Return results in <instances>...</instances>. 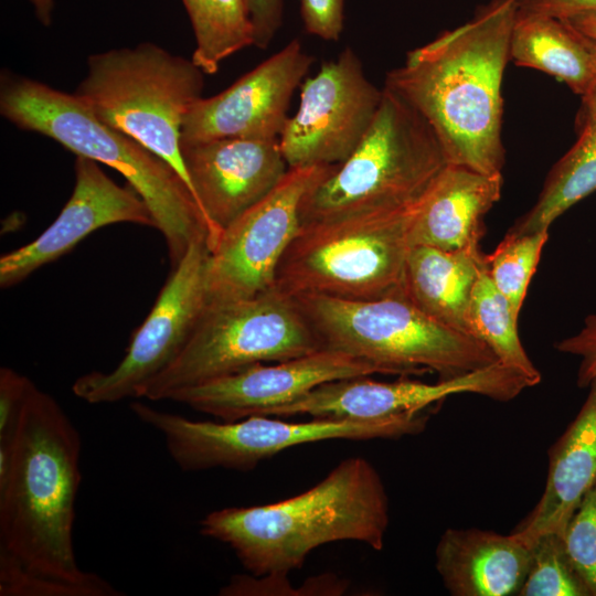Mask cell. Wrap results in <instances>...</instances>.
Returning a JSON list of instances; mask_svg holds the SVG:
<instances>
[{
  "mask_svg": "<svg viewBox=\"0 0 596 596\" xmlns=\"http://www.w3.org/2000/svg\"><path fill=\"white\" fill-rule=\"evenodd\" d=\"M1 596H120L102 576L91 573L81 581H66L25 570L13 556L0 551Z\"/></svg>",
  "mask_w": 596,
  "mask_h": 596,
  "instance_id": "obj_29",
  "label": "cell"
},
{
  "mask_svg": "<svg viewBox=\"0 0 596 596\" xmlns=\"http://www.w3.org/2000/svg\"><path fill=\"white\" fill-rule=\"evenodd\" d=\"M503 178L448 164L424 198L409 230L411 246L444 251L479 247L485 216L499 201Z\"/></svg>",
  "mask_w": 596,
  "mask_h": 596,
  "instance_id": "obj_20",
  "label": "cell"
},
{
  "mask_svg": "<svg viewBox=\"0 0 596 596\" xmlns=\"http://www.w3.org/2000/svg\"><path fill=\"white\" fill-rule=\"evenodd\" d=\"M596 191V126L581 125L579 137L554 164L533 206L507 233L549 230L571 206Z\"/></svg>",
  "mask_w": 596,
  "mask_h": 596,
  "instance_id": "obj_24",
  "label": "cell"
},
{
  "mask_svg": "<svg viewBox=\"0 0 596 596\" xmlns=\"http://www.w3.org/2000/svg\"><path fill=\"white\" fill-rule=\"evenodd\" d=\"M555 349L579 359L577 385L586 389L596 379V312L588 315L581 330L560 340Z\"/></svg>",
  "mask_w": 596,
  "mask_h": 596,
  "instance_id": "obj_33",
  "label": "cell"
},
{
  "mask_svg": "<svg viewBox=\"0 0 596 596\" xmlns=\"http://www.w3.org/2000/svg\"><path fill=\"white\" fill-rule=\"evenodd\" d=\"M295 299L323 349L371 362L386 375L451 380L499 362L485 343L437 322L405 297Z\"/></svg>",
  "mask_w": 596,
  "mask_h": 596,
  "instance_id": "obj_6",
  "label": "cell"
},
{
  "mask_svg": "<svg viewBox=\"0 0 596 596\" xmlns=\"http://www.w3.org/2000/svg\"><path fill=\"white\" fill-rule=\"evenodd\" d=\"M547 240L549 230L522 235L507 233L494 251L486 255L493 285L518 316Z\"/></svg>",
  "mask_w": 596,
  "mask_h": 596,
  "instance_id": "obj_27",
  "label": "cell"
},
{
  "mask_svg": "<svg viewBox=\"0 0 596 596\" xmlns=\"http://www.w3.org/2000/svg\"><path fill=\"white\" fill-rule=\"evenodd\" d=\"M465 320L468 333L485 343L500 363L522 372L535 384L540 383L541 373L520 340L519 316L493 285L487 264L470 295Z\"/></svg>",
  "mask_w": 596,
  "mask_h": 596,
  "instance_id": "obj_25",
  "label": "cell"
},
{
  "mask_svg": "<svg viewBox=\"0 0 596 596\" xmlns=\"http://www.w3.org/2000/svg\"><path fill=\"white\" fill-rule=\"evenodd\" d=\"M389 522V498L377 470L362 457H350L286 500L212 511L199 531L228 545L251 575L287 577L327 543L356 541L382 550Z\"/></svg>",
  "mask_w": 596,
  "mask_h": 596,
  "instance_id": "obj_2",
  "label": "cell"
},
{
  "mask_svg": "<svg viewBox=\"0 0 596 596\" xmlns=\"http://www.w3.org/2000/svg\"><path fill=\"white\" fill-rule=\"evenodd\" d=\"M520 596H588L572 567L558 533H545L531 545V563Z\"/></svg>",
  "mask_w": 596,
  "mask_h": 596,
  "instance_id": "obj_28",
  "label": "cell"
},
{
  "mask_svg": "<svg viewBox=\"0 0 596 596\" xmlns=\"http://www.w3.org/2000/svg\"><path fill=\"white\" fill-rule=\"evenodd\" d=\"M422 202L301 224L278 263L274 287L294 298L405 297L409 230Z\"/></svg>",
  "mask_w": 596,
  "mask_h": 596,
  "instance_id": "obj_7",
  "label": "cell"
},
{
  "mask_svg": "<svg viewBox=\"0 0 596 596\" xmlns=\"http://www.w3.org/2000/svg\"><path fill=\"white\" fill-rule=\"evenodd\" d=\"M87 66L75 95L98 120L166 160L193 195L181 153V129L189 109L202 97V70L191 58L151 42L91 55Z\"/></svg>",
  "mask_w": 596,
  "mask_h": 596,
  "instance_id": "obj_8",
  "label": "cell"
},
{
  "mask_svg": "<svg viewBox=\"0 0 596 596\" xmlns=\"http://www.w3.org/2000/svg\"><path fill=\"white\" fill-rule=\"evenodd\" d=\"M523 13L551 15L561 19L596 11V0H519Z\"/></svg>",
  "mask_w": 596,
  "mask_h": 596,
  "instance_id": "obj_35",
  "label": "cell"
},
{
  "mask_svg": "<svg viewBox=\"0 0 596 596\" xmlns=\"http://www.w3.org/2000/svg\"><path fill=\"white\" fill-rule=\"evenodd\" d=\"M195 49L191 60L204 74H215L234 53L254 45L247 0H181Z\"/></svg>",
  "mask_w": 596,
  "mask_h": 596,
  "instance_id": "obj_26",
  "label": "cell"
},
{
  "mask_svg": "<svg viewBox=\"0 0 596 596\" xmlns=\"http://www.w3.org/2000/svg\"><path fill=\"white\" fill-rule=\"evenodd\" d=\"M518 8L519 0H491L386 75L384 86L427 121L449 164L502 173V81Z\"/></svg>",
  "mask_w": 596,
  "mask_h": 596,
  "instance_id": "obj_1",
  "label": "cell"
},
{
  "mask_svg": "<svg viewBox=\"0 0 596 596\" xmlns=\"http://www.w3.org/2000/svg\"><path fill=\"white\" fill-rule=\"evenodd\" d=\"M0 479V551L25 570L66 581L79 568L73 544L81 482L78 430L50 394L33 385Z\"/></svg>",
  "mask_w": 596,
  "mask_h": 596,
  "instance_id": "obj_3",
  "label": "cell"
},
{
  "mask_svg": "<svg viewBox=\"0 0 596 596\" xmlns=\"http://www.w3.org/2000/svg\"><path fill=\"white\" fill-rule=\"evenodd\" d=\"M34 383L10 368L0 370V443L10 441L17 430Z\"/></svg>",
  "mask_w": 596,
  "mask_h": 596,
  "instance_id": "obj_31",
  "label": "cell"
},
{
  "mask_svg": "<svg viewBox=\"0 0 596 596\" xmlns=\"http://www.w3.org/2000/svg\"><path fill=\"white\" fill-rule=\"evenodd\" d=\"M294 39L223 92L199 98L185 115L181 143L220 138L279 139L291 97L313 63Z\"/></svg>",
  "mask_w": 596,
  "mask_h": 596,
  "instance_id": "obj_15",
  "label": "cell"
},
{
  "mask_svg": "<svg viewBox=\"0 0 596 596\" xmlns=\"http://www.w3.org/2000/svg\"><path fill=\"white\" fill-rule=\"evenodd\" d=\"M574 419L549 449L544 491L511 534L531 545L545 533L565 529L583 494L596 480V379Z\"/></svg>",
  "mask_w": 596,
  "mask_h": 596,
  "instance_id": "obj_19",
  "label": "cell"
},
{
  "mask_svg": "<svg viewBox=\"0 0 596 596\" xmlns=\"http://www.w3.org/2000/svg\"><path fill=\"white\" fill-rule=\"evenodd\" d=\"M448 164L427 121L384 86L361 142L305 198L301 224L417 205Z\"/></svg>",
  "mask_w": 596,
  "mask_h": 596,
  "instance_id": "obj_5",
  "label": "cell"
},
{
  "mask_svg": "<svg viewBox=\"0 0 596 596\" xmlns=\"http://www.w3.org/2000/svg\"><path fill=\"white\" fill-rule=\"evenodd\" d=\"M337 166L289 168L266 196L222 231L209 251L207 306L253 297L274 286L278 263L300 230L305 198Z\"/></svg>",
  "mask_w": 596,
  "mask_h": 596,
  "instance_id": "obj_12",
  "label": "cell"
},
{
  "mask_svg": "<svg viewBox=\"0 0 596 596\" xmlns=\"http://www.w3.org/2000/svg\"><path fill=\"white\" fill-rule=\"evenodd\" d=\"M344 1L300 0L306 32L326 41H338L344 26Z\"/></svg>",
  "mask_w": 596,
  "mask_h": 596,
  "instance_id": "obj_32",
  "label": "cell"
},
{
  "mask_svg": "<svg viewBox=\"0 0 596 596\" xmlns=\"http://www.w3.org/2000/svg\"><path fill=\"white\" fill-rule=\"evenodd\" d=\"M385 374L382 368L343 352L321 349L273 363H258L172 393L168 400L235 422L265 415L291 403L315 387L336 380Z\"/></svg>",
  "mask_w": 596,
  "mask_h": 596,
  "instance_id": "obj_16",
  "label": "cell"
},
{
  "mask_svg": "<svg viewBox=\"0 0 596 596\" xmlns=\"http://www.w3.org/2000/svg\"><path fill=\"white\" fill-rule=\"evenodd\" d=\"M193 196L212 251L222 231L266 196L289 167L279 139L220 138L181 143Z\"/></svg>",
  "mask_w": 596,
  "mask_h": 596,
  "instance_id": "obj_17",
  "label": "cell"
},
{
  "mask_svg": "<svg viewBox=\"0 0 596 596\" xmlns=\"http://www.w3.org/2000/svg\"><path fill=\"white\" fill-rule=\"evenodd\" d=\"M130 408L163 437L168 454L183 471H247L294 446L333 439H397L421 434L428 421V414H421L374 421L285 422L256 415L235 422H210L193 421L142 402L132 403Z\"/></svg>",
  "mask_w": 596,
  "mask_h": 596,
  "instance_id": "obj_10",
  "label": "cell"
},
{
  "mask_svg": "<svg viewBox=\"0 0 596 596\" xmlns=\"http://www.w3.org/2000/svg\"><path fill=\"white\" fill-rule=\"evenodd\" d=\"M531 387L520 371L500 362L451 380L425 383L409 376L381 382L359 375L323 383L300 398L272 408L263 416L374 421L417 416L445 398L472 393L508 402Z\"/></svg>",
  "mask_w": 596,
  "mask_h": 596,
  "instance_id": "obj_14",
  "label": "cell"
},
{
  "mask_svg": "<svg viewBox=\"0 0 596 596\" xmlns=\"http://www.w3.org/2000/svg\"><path fill=\"white\" fill-rule=\"evenodd\" d=\"M0 113L20 129L44 135L76 156L118 171L148 205L164 237L171 268L209 227L189 187L162 158L100 120L75 95L2 73Z\"/></svg>",
  "mask_w": 596,
  "mask_h": 596,
  "instance_id": "obj_4",
  "label": "cell"
},
{
  "mask_svg": "<svg viewBox=\"0 0 596 596\" xmlns=\"http://www.w3.org/2000/svg\"><path fill=\"white\" fill-rule=\"evenodd\" d=\"M207 257L206 238L195 240L172 268L117 366L79 376L72 386L75 396L89 404L140 398L145 387L183 351L207 307Z\"/></svg>",
  "mask_w": 596,
  "mask_h": 596,
  "instance_id": "obj_11",
  "label": "cell"
},
{
  "mask_svg": "<svg viewBox=\"0 0 596 596\" xmlns=\"http://www.w3.org/2000/svg\"><path fill=\"white\" fill-rule=\"evenodd\" d=\"M382 94L351 47L323 63L300 85L299 107L279 137L288 167L342 163L368 131Z\"/></svg>",
  "mask_w": 596,
  "mask_h": 596,
  "instance_id": "obj_13",
  "label": "cell"
},
{
  "mask_svg": "<svg viewBox=\"0 0 596 596\" xmlns=\"http://www.w3.org/2000/svg\"><path fill=\"white\" fill-rule=\"evenodd\" d=\"M510 60L563 81L581 96L596 83V41L561 18L518 10Z\"/></svg>",
  "mask_w": 596,
  "mask_h": 596,
  "instance_id": "obj_23",
  "label": "cell"
},
{
  "mask_svg": "<svg viewBox=\"0 0 596 596\" xmlns=\"http://www.w3.org/2000/svg\"><path fill=\"white\" fill-rule=\"evenodd\" d=\"M34 8L39 22L49 26L52 22L54 0H29Z\"/></svg>",
  "mask_w": 596,
  "mask_h": 596,
  "instance_id": "obj_38",
  "label": "cell"
},
{
  "mask_svg": "<svg viewBox=\"0 0 596 596\" xmlns=\"http://www.w3.org/2000/svg\"><path fill=\"white\" fill-rule=\"evenodd\" d=\"M564 20L585 36L596 41V11L579 13Z\"/></svg>",
  "mask_w": 596,
  "mask_h": 596,
  "instance_id": "obj_36",
  "label": "cell"
},
{
  "mask_svg": "<svg viewBox=\"0 0 596 596\" xmlns=\"http://www.w3.org/2000/svg\"><path fill=\"white\" fill-rule=\"evenodd\" d=\"M254 46L265 50L274 40L284 19V0H247Z\"/></svg>",
  "mask_w": 596,
  "mask_h": 596,
  "instance_id": "obj_34",
  "label": "cell"
},
{
  "mask_svg": "<svg viewBox=\"0 0 596 596\" xmlns=\"http://www.w3.org/2000/svg\"><path fill=\"white\" fill-rule=\"evenodd\" d=\"M99 162L76 156L75 185L55 221L32 242L1 256L0 286L19 284L36 269L62 257L92 232L115 223L157 228L148 205L128 184L120 187Z\"/></svg>",
  "mask_w": 596,
  "mask_h": 596,
  "instance_id": "obj_18",
  "label": "cell"
},
{
  "mask_svg": "<svg viewBox=\"0 0 596 596\" xmlns=\"http://www.w3.org/2000/svg\"><path fill=\"white\" fill-rule=\"evenodd\" d=\"M485 265L486 255L480 246L458 251L411 246L405 267V298L437 322L469 334L466 311Z\"/></svg>",
  "mask_w": 596,
  "mask_h": 596,
  "instance_id": "obj_22",
  "label": "cell"
},
{
  "mask_svg": "<svg viewBox=\"0 0 596 596\" xmlns=\"http://www.w3.org/2000/svg\"><path fill=\"white\" fill-rule=\"evenodd\" d=\"M560 535L588 596H596V480L583 494Z\"/></svg>",
  "mask_w": 596,
  "mask_h": 596,
  "instance_id": "obj_30",
  "label": "cell"
},
{
  "mask_svg": "<svg viewBox=\"0 0 596 596\" xmlns=\"http://www.w3.org/2000/svg\"><path fill=\"white\" fill-rule=\"evenodd\" d=\"M321 349L296 299L273 286L253 297L209 305L183 351L145 387L140 398L164 401L175 391L254 364Z\"/></svg>",
  "mask_w": 596,
  "mask_h": 596,
  "instance_id": "obj_9",
  "label": "cell"
},
{
  "mask_svg": "<svg viewBox=\"0 0 596 596\" xmlns=\"http://www.w3.org/2000/svg\"><path fill=\"white\" fill-rule=\"evenodd\" d=\"M530 563L531 547L513 534L447 529L436 546V570L454 596L518 594Z\"/></svg>",
  "mask_w": 596,
  "mask_h": 596,
  "instance_id": "obj_21",
  "label": "cell"
},
{
  "mask_svg": "<svg viewBox=\"0 0 596 596\" xmlns=\"http://www.w3.org/2000/svg\"><path fill=\"white\" fill-rule=\"evenodd\" d=\"M582 109L579 123L590 124L596 126V83L594 86L582 96Z\"/></svg>",
  "mask_w": 596,
  "mask_h": 596,
  "instance_id": "obj_37",
  "label": "cell"
}]
</instances>
